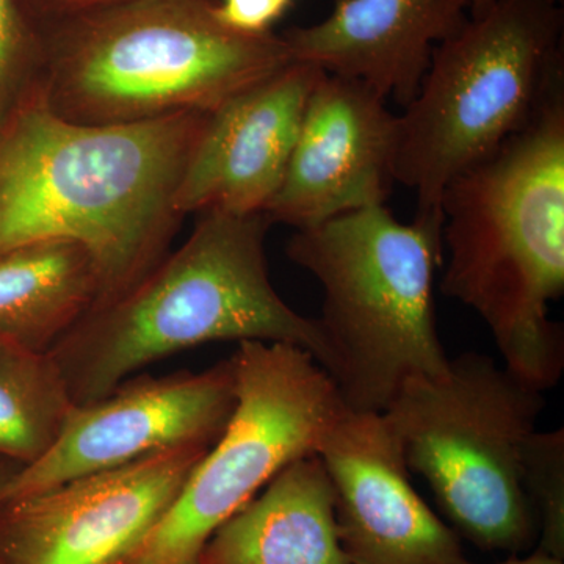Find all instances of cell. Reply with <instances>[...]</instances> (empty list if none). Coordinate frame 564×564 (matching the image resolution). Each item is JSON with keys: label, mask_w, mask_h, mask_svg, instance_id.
<instances>
[{"label": "cell", "mask_w": 564, "mask_h": 564, "mask_svg": "<svg viewBox=\"0 0 564 564\" xmlns=\"http://www.w3.org/2000/svg\"><path fill=\"white\" fill-rule=\"evenodd\" d=\"M209 115L77 124L40 87L0 122V252L70 240L95 259L99 303L129 291L169 254L184 220L174 198Z\"/></svg>", "instance_id": "cell-1"}, {"label": "cell", "mask_w": 564, "mask_h": 564, "mask_svg": "<svg viewBox=\"0 0 564 564\" xmlns=\"http://www.w3.org/2000/svg\"><path fill=\"white\" fill-rule=\"evenodd\" d=\"M447 262L441 292L470 307L503 367L530 388H555L563 328L549 304L564 292V88L441 199Z\"/></svg>", "instance_id": "cell-2"}, {"label": "cell", "mask_w": 564, "mask_h": 564, "mask_svg": "<svg viewBox=\"0 0 564 564\" xmlns=\"http://www.w3.org/2000/svg\"><path fill=\"white\" fill-rule=\"evenodd\" d=\"M269 215L202 214L180 250L109 302L96 304L50 352L76 404L109 395L152 362L210 343L289 344L325 367L317 318L274 291Z\"/></svg>", "instance_id": "cell-3"}, {"label": "cell", "mask_w": 564, "mask_h": 564, "mask_svg": "<svg viewBox=\"0 0 564 564\" xmlns=\"http://www.w3.org/2000/svg\"><path fill=\"white\" fill-rule=\"evenodd\" d=\"M218 0H120L36 25L41 95L77 124L212 113L293 62L282 35L232 31Z\"/></svg>", "instance_id": "cell-4"}, {"label": "cell", "mask_w": 564, "mask_h": 564, "mask_svg": "<svg viewBox=\"0 0 564 564\" xmlns=\"http://www.w3.org/2000/svg\"><path fill=\"white\" fill-rule=\"evenodd\" d=\"M443 226L397 220L383 206L296 229L289 258L323 289V370L352 413H384L400 386L441 377L445 355L434 311Z\"/></svg>", "instance_id": "cell-5"}, {"label": "cell", "mask_w": 564, "mask_h": 564, "mask_svg": "<svg viewBox=\"0 0 564 564\" xmlns=\"http://www.w3.org/2000/svg\"><path fill=\"white\" fill-rule=\"evenodd\" d=\"M563 25L551 0H496L434 47L417 95L397 115L392 180L415 193L414 218L443 226L445 187L562 87Z\"/></svg>", "instance_id": "cell-6"}, {"label": "cell", "mask_w": 564, "mask_h": 564, "mask_svg": "<svg viewBox=\"0 0 564 564\" xmlns=\"http://www.w3.org/2000/svg\"><path fill=\"white\" fill-rule=\"evenodd\" d=\"M544 404L543 392L469 351L441 377L404 381L381 414L455 532L486 551L519 552L538 536L522 464Z\"/></svg>", "instance_id": "cell-7"}, {"label": "cell", "mask_w": 564, "mask_h": 564, "mask_svg": "<svg viewBox=\"0 0 564 564\" xmlns=\"http://www.w3.org/2000/svg\"><path fill=\"white\" fill-rule=\"evenodd\" d=\"M236 406L132 564H185L212 533L285 467L317 455L345 406L329 375L303 348L240 343L231 356Z\"/></svg>", "instance_id": "cell-8"}, {"label": "cell", "mask_w": 564, "mask_h": 564, "mask_svg": "<svg viewBox=\"0 0 564 564\" xmlns=\"http://www.w3.org/2000/svg\"><path fill=\"white\" fill-rule=\"evenodd\" d=\"M210 448L185 445L0 500V564H132Z\"/></svg>", "instance_id": "cell-9"}, {"label": "cell", "mask_w": 564, "mask_h": 564, "mask_svg": "<svg viewBox=\"0 0 564 564\" xmlns=\"http://www.w3.org/2000/svg\"><path fill=\"white\" fill-rule=\"evenodd\" d=\"M236 406L231 359L204 372L133 378L96 402L76 404L50 452L22 467L7 497L118 469L185 445L212 447Z\"/></svg>", "instance_id": "cell-10"}, {"label": "cell", "mask_w": 564, "mask_h": 564, "mask_svg": "<svg viewBox=\"0 0 564 564\" xmlns=\"http://www.w3.org/2000/svg\"><path fill=\"white\" fill-rule=\"evenodd\" d=\"M337 534L351 564H462L458 533L411 484L383 414L345 410L323 436Z\"/></svg>", "instance_id": "cell-11"}, {"label": "cell", "mask_w": 564, "mask_h": 564, "mask_svg": "<svg viewBox=\"0 0 564 564\" xmlns=\"http://www.w3.org/2000/svg\"><path fill=\"white\" fill-rule=\"evenodd\" d=\"M358 80L323 73L315 84L272 223L313 228L348 212L383 206L392 185L397 115Z\"/></svg>", "instance_id": "cell-12"}, {"label": "cell", "mask_w": 564, "mask_h": 564, "mask_svg": "<svg viewBox=\"0 0 564 564\" xmlns=\"http://www.w3.org/2000/svg\"><path fill=\"white\" fill-rule=\"evenodd\" d=\"M323 73L293 61L212 111L182 174L177 214L265 212L284 181L307 99Z\"/></svg>", "instance_id": "cell-13"}, {"label": "cell", "mask_w": 564, "mask_h": 564, "mask_svg": "<svg viewBox=\"0 0 564 564\" xmlns=\"http://www.w3.org/2000/svg\"><path fill=\"white\" fill-rule=\"evenodd\" d=\"M469 0H334L333 13L282 39L293 61L358 80L406 107L434 47L466 24Z\"/></svg>", "instance_id": "cell-14"}, {"label": "cell", "mask_w": 564, "mask_h": 564, "mask_svg": "<svg viewBox=\"0 0 564 564\" xmlns=\"http://www.w3.org/2000/svg\"><path fill=\"white\" fill-rule=\"evenodd\" d=\"M199 564H351L337 534L334 491L317 455L299 459L225 524Z\"/></svg>", "instance_id": "cell-15"}, {"label": "cell", "mask_w": 564, "mask_h": 564, "mask_svg": "<svg viewBox=\"0 0 564 564\" xmlns=\"http://www.w3.org/2000/svg\"><path fill=\"white\" fill-rule=\"evenodd\" d=\"M101 300L90 252L43 240L0 252V340L50 351Z\"/></svg>", "instance_id": "cell-16"}, {"label": "cell", "mask_w": 564, "mask_h": 564, "mask_svg": "<svg viewBox=\"0 0 564 564\" xmlns=\"http://www.w3.org/2000/svg\"><path fill=\"white\" fill-rule=\"evenodd\" d=\"M74 406L50 351L0 340V458L22 467L39 462Z\"/></svg>", "instance_id": "cell-17"}, {"label": "cell", "mask_w": 564, "mask_h": 564, "mask_svg": "<svg viewBox=\"0 0 564 564\" xmlns=\"http://www.w3.org/2000/svg\"><path fill=\"white\" fill-rule=\"evenodd\" d=\"M522 486L540 545L536 551L564 560V430L534 432L527 443Z\"/></svg>", "instance_id": "cell-18"}, {"label": "cell", "mask_w": 564, "mask_h": 564, "mask_svg": "<svg viewBox=\"0 0 564 564\" xmlns=\"http://www.w3.org/2000/svg\"><path fill=\"white\" fill-rule=\"evenodd\" d=\"M39 28L20 0H0V122L41 87Z\"/></svg>", "instance_id": "cell-19"}, {"label": "cell", "mask_w": 564, "mask_h": 564, "mask_svg": "<svg viewBox=\"0 0 564 564\" xmlns=\"http://www.w3.org/2000/svg\"><path fill=\"white\" fill-rule=\"evenodd\" d=\"M293 0H218L217 17L232 31L263 35L291 9Z\"/></svg>", "instance_id": "cell-20"}, {"label": "cell", "mask_w": 564, "mask_h": 564, "mask_svg": "<svg viewBox=\"0 0 564 564\" xmlns=\"http://www.w3.org/2000/svg\"><path fill=\"white\" fill-rule=\"evenodd\" d=\"M120 0H20L22 10L35 25L62 20Z\"/></svg>", "instance_id": "cell-21"}, {"label": "cell", "mask_w": 564, "mask_h": 564, "mask_svg": "<svg viewBox=\"0 0 564 564\" xmlns=\"http://www.w3.org/2000/svg\"><path fill=\"white\" fill-rule=\"evenodd\" d=\"M21 469L20 464L0 458V500L6 499L11 481L21 473Z\"/></svg>", "instance_id": "cell-22"}, {"label": "cell", "mask_w": 564, "mask_h": 564, "mask_svg": "<svg viewBox=\"0 0 564 564\" xmlns=\"http://www.w3.org/2000/svg\"><path fill=\"white\" fill-rule=\"evenodd\" d=\"M462 564H473L469 562H464ZM499 564H564V560L554 558V556L545 555L544 552L534 551L532 555L522 556H513V558L507 560V562H502Z\"/></svg>", "instance_id": "cell-23"}, {"label": "cell", "mask_w": 564, "mask_h": 564, "mask_svg": "<svg viewBox=\"0 0 564 564\" xmlns=\"http://www.w3.org/2000/svg\"><path fill=\"white\" fill-rule=\"evenodd\" d=\"M494 2H496V0H469L470 17H480ZM551 2L558 3L562 2V0H551Z\"/></svg>", "instance_id": "cell-24"}, {"label": "cell", "mask_w": 564, "mask_h": 564, "mask_svg": "<svg viewBox=\"0 0 564 564\" xmlns=\"http://www.w3.org/2000/svg\"><path fill=\"white\" fill-rule=\"evenodd\" d=\"M185 564H199L198 560H192V562L185 563Z\"/></svg>", "instance_id": "cell-25"}]
</instances>
